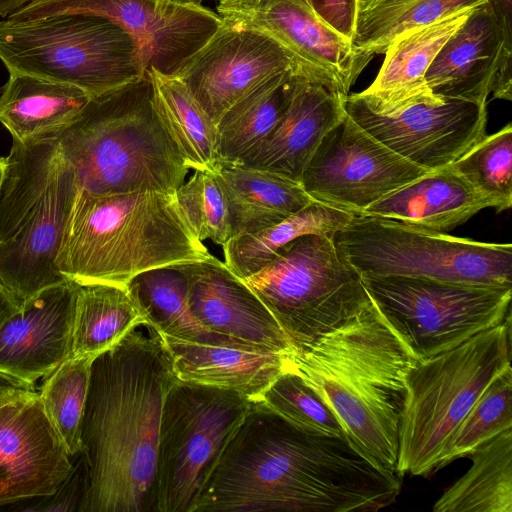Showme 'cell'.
Wrapping results in <instances>:
<instances>
[{"instance_id": "obj_8", "label": "cell", "mask_w": 512, "mask_h": 512, "mask_svg": "<svg viewBox=\"0 0 512 512\" xmlns=\"http://www.w3.org/2000/svg\"><path fill=\"white\" fill-rule=\"evenodd\" d=\"M0 60L8 72L69 84L91 97L147 72L134 38L110 19L89 13L1 21Z\"/></svg>"}, {"instance_id": "obj_31", "label": "cell", "mask_w": 512, "mask_h": 512, "mask_svg": "<svg viewBox=\"0 0 512 512\" xmlns=\"http://www.w3.org/2000/svg\"><path fill=\"white\" fill-rule=\"evenodd\" d=\"M155 109L185 164L215 171L219 163L217 126L182 81L148 70Z\"/></svg>"}, {"instance_id": "obj_17", "label": "cell", "mask_w": 512, "mask_h": 512, "mask_svg": "<svg viewBox=\"0 0 512 512\" xmlns=\"http://www.w3.org/2000/svg\"><path fill=\"white\" fill-rule=\"evenodd\" d=\"M288 71L297 75L292 57L279 43L262 32L222 20L174 77L217 126L224 113L256 86Z\"/></svg>"}, {"instance_id": "obj_32", "label": "cell", "mask_w": 512, "mask_h": 512, "mask_svg": "<svg viewBox=\"0 0 512 512\" xmlns=\"http://www.w3.org/2000/svg\"><path fill=\"white\" fill-rule=\"evenodd\" d=\"M298 78L293 71L269 78L224 113L217 124L219 163H238L269 134L288 106Z\"/></svg>"}, {"instance_id": "obj_23", "label": "cell", "mask_w": 512, "mask_h": 512, "mask_svg": "<svg viewBox=\"0 0 512 512\" xmlns=\"http://www.w3.org/2000/svg\"><path fill=\"white\" fill-rule=\"evenodd\" d=\"M472 10H461L398 36L384 52L382 66L372 84L355 93L356 96L379 114L417 104L445 102L446 99L438 98L430 91L425 75L442 46Z\"/></svg>"}, {"instance_id": "obj_5", "label": "cell", "mask_w": 512, "mask_h": 512, "mask_svg": "<svg viewBox=\"0 0 512 512\" xmlns=\"http://www.w3.org/2000/svg\"><path fill=\"white\" fill-rule=\"evenodd\" d=\"M53 138L73 167L79 188L92 194L174 193L190 170L155 109L148 71L91 97Z\"/></svg>"}, {"instance_id": "obj_7", "label": "cell", "mask_w": 512, "mask_h": 512, "mask_svg": "<svg viewBox=\"0 0 512 512\" xmlns=\"http://www.w3.org/2000/svg\"><path fill=\"white\" fill-rule=\"evenodd\" d=\"M511 366V315L458 346L419 360L406 379L396 471H437L445 445L491 381Z\"/></svg>"}, {"instance_id": "obj_21", "label": "cell", "mask_w": 512, "mask_h": 512, "mask_svg": "<svg viewBox=\"0 0 512 512\" xmlns=\"http://www.w3.org/2000/svg\"><path fill=\"white\" fill-rule=\"evenodd\" d=\"M346 96L298 78L275 126L236 164L300 183L322 140L345 118Z\"/></svg>"}, {"instance_id": "obj_9", "label": "cell", "mask_w": 512, "mask_h": 512, "mask_svg": "<svg viewBox=\"0 0 512 512\" xmlns=\"http://www.w3.org/2000/svg\"><path fill=\"white\" fill-rule=\"evenodd\" d=\"M332 238L339 258L361 278L405 276L512 286L510 243L479 242L363 215H355Z\"/></svg>"}, {"instance_id": "obj_18", "label": "cell", "mask_w": 512, "mask_h": 512, "mask_svg": "<svg viewBox=\"0 0 512 512\" xmlns=\"http://www.w3.org/2000/svg\"><path fill=\"white\" fill-rule=\"evenodd\" d=\"M39 392L0 407V506L55 495L73 464Z\"/></svg>"}, {"instance_id": "obj_2", "label": "cell", "mask_w": 512, "mask_h": 512, "mask_svg": "<svg viewBox=\"0 0 512 512\" xmlns=\"http://www.w3.org/2000/svg\"><path fill=\"white\" fill-rule=\"evenodd\" d=\"M176 379L162 335L146 321L93 359L80 512H157L160 422Z\"/></svg>"}, {"instance_id": "obj_36", "label": "cell", "mask_w": 512, "mask_h": 512, "mask_svg": "<svg viewBox=\"0 0 512 512\" xmlns=\"http://www.w3.org/2000/svg\"><path fill=\"white\" fill-rule=\"evenodd\" d=\"M512 428V368L495 377L459 423L442 452L438 469L468 457L479 446Z\"/></svg>"}, {"instance_id": "obj_43", "label": "cell", "mask_w": 512, "mask_h": 512, "mask_svg": "<svg viewBox=\"0 0 512 512\" xmlns=\"http://www.w3.org/2000/svg\"><path fill=\"white\" fill-rule=\"evenodd\" d=\"M20 306L21 303L0 284V325Z\"/></svg>"}, {"instance_id": "obj_42", "label": "cell", "mask_w": 512, "mask_h": 512, "mask_svg": "<svg viewBox=\"0 0 512 512\" xmlns=\"http://www.w3.org/2000/svg\"><path fill=\"white\" fill-rule=\"evenodd\" d=\"M34 392H36L35 383L0 371V407Z\"/></svg>"}, {"instance_id": "obj_1", "label": "cell", "mask_w": 512, "mask_h": 512, "mask_svg": "<svg viewBox=\"0 0 512 512\" xmlns=\"http://www.w3.org/2000/svg\"><path fill=\"white\" fill-rule=\"evenodd\" d=\"M400 492L401 476L374 466L345 437L307 431L258 399L193 512H376Z\"/></svg>"}, {"instance_id": "obj_40", "label": "cell", "mask_w": 512, "mask_h": 512, "mask_svg": "<svg viewBox=\"0 0 512 512\" xmlns=\"http://www.w3.org/2000/svg\"><path fill=\"white\" fill-rule=\"evenodd\" d=\"M499 24L502 48L491 93L493 98L512 100V0H486Z\"/></svg>"}, {"instance_id": "obj_29", "label": "cell", "mask_w": 512, "mask_h": 512, "mask_svg": "<svg viewBox=\"0 0 512 512\" xmlns=\"http://www.w3.org/2000/svg\"><path fill=\"white\" fill-rule=\"evenodd\" d=\"M469 457L471 467L436 500L433 512H512V428Z\"/></svg>"}, {"instance_id": "obj_37", "label": "cell", "mask_w": 512, "mask_h": 512, "mask_svg": "<svg viewBox=\"0 0 512 512\" xmlns=\"http://www.w3.org/2000/svg\"><path fill=\"white\" fill-rule=\"evenodd\" d=\"M478 192L512 205V124L485 135L452 164Z\"/></svg>"}, {"instance_id": "obj_28", "label": "cell", "mask_w": 512, "mask_h": 512, "mask_svg": "<svg viewBox=\"0 0 512 512\" xmlns=\"http://www.w3.org/2000/svg\"><path fill=\"white\" fill-rule=\"evenodd\" d=\"M126 286L145 320L162 335L195 344L264 350L217 334L194 317L188 303L187 279L179 264L139 273Z\"/></svg>"}, {"instance_id": "obj_19", "label": "cell", "mask_w": 512, "mask_h": 512, "mask_svg": "<svg viewBox=\"0 0 512 512\" xmlns=\"http://www.w3.org/2000/svg\"><path fill=\"white\" fill-rule=\"evenodd\" d=\"M78 284L66 281L23 302L0 325V371L30 383L72 355Z\"/></svg>"}, {"instance_id": "obj_34", "label": "cell", "mask_w": 512, "mask_h": 512, "mask_svg": "<svg viewBox=\"0 0 512 512\" xmlns=\"http://www.w3.org/2000/svg\"><path fill=\"white\" fill-rule=\"evenodd\" d=\"M485 2L486 0H361L352 43L372 56L384 54L401 34Z\"/></svg>"}, {"instance_id": "obj_16", "label": "cell", "mask_w": 512, "mask_h": 512, "mask_svg": "<svg viewBox=\"0 0 512 512\" xmlns=\"http://www.w3.org/2000/svg\"><path fill=\"white\" fill-rule=\"evenodd\" d=\"M345 111L375 139L429 171L452 164L486 135L487 106L466 100L379 114L352 93L345 98Z\"/></svg>"}, {"instance_id": "obj_20", "label": "cell", "mask_w": 512, "mask_h": 512, "mask_svg": "<svg viewBox=\"0 0 512 512\" xmlns=\"http://www.w3.org/2000/svg\"><path fill=\"white\" fill-rule=\"evenodd\" d=\"M188 303L207 329L260 349L291 354L290 342L264 303L216 257L179 264Z\"/></svg>"}, {"instance_id": "obj_45", "label": "cell", "mask_w": 512, "mask_h": 512, "mask_svg": "<svg viewBox=\"0 0 512 512\" xmlns=\"http://www.w3.org/2000/svg\"><path fill=\"white\" fill-rule=\"evenodd\" d=\"M178 4H201L203 0H165Z\"/></svg>"}, {"instance_id": "obj_11", "label": "cell", "mask_w": 512, "mask_h": 512, "mask_svg": "<svg viewBox=\"0 0 512 512\" xmlns=\"http://www.w3.org/2000/svg\"><path fill=\"white\" fill-rule=\"evenodd\" d=\"M250 401L231 389L174 381L160 422L157 512H193Z\"/></svg>"}, {"instance_id": "obj_27", "label": "cell", "mask_w": 512, "mask_h": 512, "mask_svg": "<svg viewBox=\"0 0 512 512\" xmlns=\"http://www.w3.org/2000/svg\"><path fill=\"white\" fill-rule=\"evenodd\" d=\"M213 173L227 200L234 237L273 226L315 201L301 183L269 171L219 163Z\"/></svg>"}, {"instance_id": "obj_44", "label": "cell", "mask_w": 512, "mask_h": 512, "mask_svg": "<svg viewBox=\"0 0 512 512\" xmlns=\"http://www.w3.org/2000/svg\"><path fill=\"white\" fill-rule=\"evenodd\" d=\"M30 0H0V16H9L13 12L20 9Z\"/></svg>"}, {"instance_id": "obj_22", "label": "cell", "mask_w": 512, "mask_h": 512, "mask_svg": "<svg viewBox=\"0 0 512 512\" xmlns=\"http://www.w3.org/2000/svg\"><path fill=\"white\" fill-rule=\"evenodd\" d=\"M502 35L487 2L476 6L430 64L425 80L441 99L487 106L498 70Z\"/></svg>"}, {"instance_id": "obj_39", "label": "cell", "mask_w": 512, "mask_h": 512, "mask_svg": "<svg viewBox=\"0 0 512 512\" xmlns=\"http://www.w3.org/2000/svg\"><path fill=\"white\" fill-rule=\"evenodd\" d=\"M260 400L288 421L307 431L345 437L332 411L288 366L263 392Z\"/></svg>"}, {"instance_id": "obj_30", "label": "cell", "mask_w": 512, "mask_h": 512, "mask_svg": "<svg viewBox=\"0 0 512 512\" xmlns=\"http://www.w3.org/2000/svg\"><path fill=\"white\" fill-rule=\"evenodd\" d=\"M354 216L315 200L273 226L230 239L222 246L224 263L239 279H244L262 269L281 248L296 238L307 234L333 236Z\"/></svg>"}, {"instance_id": "obj_15", "label": "cell", "mask_w": 512, "mask_h": 512, "mask_svg": "<svg viewBox=\"0 0 512 512\" xmlns=\"http://www.w3.org/2000/svg\"><path fill=\"white\" fill-rule=\"evenodd\" d=\"M427 172L375 139L346 113L322 140L300 183L313 199L359 215Z\"/></svg>"}, {"instance_id": "obj_38", "label": "cell", "mask_w": 512, "mask_h": 512, "mask_svg": "<svg viewBox=\"0 0 512 512\" xmlns=\"http://www.w3.org/2000/svg\"><path fill=\"white\" fill-rule=\"evenodd\" d=\"M175 196L198 240L223 246L234 237L227 200L213 172L194 171Z\"/></svg>"}, {"instance_id": "obj_10", "label": "cell", "mask_w": 512, "mask_h": 512, "mask_svg": "<svg viewBox=\"0 0 512 512\" xmlns=\"http://www.w3.org/2000/svg\"><path fill=\"white\" fill-rule=\"evenodd\" d=\"M272 313L294 351L371 302L359 274L338 256L332 236L307 234L241 279Z\"/></svg>"}, {"instance_id": "obj_4", "label": "cell", "mask_w": 512, "mask_h": 512, "mask_svg": "<svg viewBox=\"0 0 512 512\" xmlns=\"http://www.w3.org/2000/svg\"><path fill=\"white\" fill-rule=\"evenodd\" d=\"M213 257L187 224L175 192L98 195L79 188L56 266L79 285L126 286L144 271Z\"/></svg>"}, {"instance_id": "obj_35", "label": "cell", "mask_w": 512, "mask_h": 512, "mask_svg": "<svg viewBox=\"0 0 512 512\" xmlns=\"http://www.w3.org/2000/svg\"><path fill=\"white\" fill-rule=\"evenodd\" d=\"M95 357L72 356L44 377L39 396L70 456L82 451L81 423Z\"/></svg>"}, {"instance_id": "obj_3", "label": "cell", "mask_w": 512, "mask_h": 512, "mask_svg": "<svg viewBox=\"0 0 512 512\" xmlns=\"http://www.w3.org/2000/svg\"><path fill=\"white\" fill-rule=\"evenodd\" d=\"M418 361L371 298L353 317L292 352L288 367L332 411L353 448L382 471L398 474L406 379Z\"/></svg>"}, {"instance_id": "obj_26", "label": "cell", "mask_w": 512, "mask_h": 512, "mask_svg": "<svg viewBox=\"0 0 512 512\" xmlns=\"http://www.w3.org/2000/svg\"><path fill=\"white\" fill-rule=\"evenodd\" d=\"M90 99L78 87L10 71L0 95V122L12 139L34 143L53 138Z\"/></svg>"}, {"instance_id": "obj_25", "label": "cell", "mask_w": 512, "mask_h": 512, "mask_svg": "<svg viewBox=\"0 0 512 512\" xmlns=\"http://www.w3.org/2000/svg\"><path fill=\"white\" fill-rule=\"evenodd\" d=\"M162 337L178 380L231 389L249 400L260 399L288 366L290 354L286 353L202 345Z\"/></svg>"}, {"instance_id": "obj_14", "label": "cell", "mask_w": 512, "mask_h": 512, "mask_svg": "<svg viewBox=\"0 0 512 512\" xmlns=\"http://www.w3.org/2000/svg\"><path fill=\"white\" fill-rule=\"evenodd\" d=\"M216 13L271 37L292 57L300 78L333 93L348 95L373 58L324 22L308 0H220Z\"/></svg>"}, {"instance_id": "obj_12", "label": "cell", "mask_w": 512, "mask_h": 512, "mask_svg": "<svg viewBox=\"0 0 512 512\" xmlns=\"http://www.w3.org/2000/svg\"><path fill=\"white\" fill-rule=\"evenodd\" d=\"M361 279L419 360L452 349L511 315L512 286L405 276Z\"/></svg>"}, {"instance_id": "obj_6", "label": "cell", "mask_w": 512, "mask_h": 512, "mask_svg": "<svg viewBox=\"0 0 512 512\" xmlns=\"http://www.w3.org/2000/svg\"><path fill=\"white\" fill-rule=\"evenodd\" d=\"M78 189L55 138L12 139L0 185V284L19 303L68 281L56 259Z\"/></svg>"}, {"instance_id": "obj_13", "label": "cell", "mask_w": 512, "mask_h": 512, "mask_svg": "<svg viewBox=\"0 0 512 512\" xmlns=\"http://www.w3.org/2000/svg\"><path fill=\"white\" fill-rule=\"evenodd\" d=\"M69 13L115 22L138 44L146 70L166 76H175L222 23L216 12L201 4L165 0H30L7 19L25 22Z\"/></svg>"}, {"instance_id": "obj_41", "label": "cell", "mask_w": 512, "mask_h": 512, "mask_svg": "<svg viewBox=\"0 0 512 512\" xmlns=\"http://www.w3.org/2000/svg\"><path fill=\"white\" fill-rule=\"evenodd\" d=\"M316 14L352 41L361 0H308Z\"/></svg>"}, {"instance_id": "obj_24", "label": "cell", "mask_w": 512, "mask_h": 512, "mask_svg": "<svg viewBox=\"0 0 512 512\" xmlns=\"http://www.w3.org/2000/svg\"><path fill=\"white\" fill-rule=\"evenodd\" d=\"M485 208L506 210L499 200L474 189L450 164L389 193L359 215L393 219L445 233Z\"/></svg>"}, {"instance_id": "obj_46", "label": "cell", "mask_w": 512, "mask_h": 512, "mask_svg": "<svg viewBox=\"0 0 512 512\" xmlns=\"http://www.w3.org/2000/svg\"><path fill=\"white\" fill-rule=\"evenodd\" d=\"M5 167H6V157L0 156V185H1V182H2V179L4 176Z\"/></svg>"}, {"instance_id": "obj_33", "label": "cell", "mask_w": 512, "mask_h": 512, "mask_svg": "<svg viewBox=\"0 0 512 512\" xmlns=\"http://www.w3.org/2000/svg\"><path fill=\"white\" fill-rule=\"evenodd\" d=\"M144 321L127 286L78 284L71 357H96Z\"/></svg>"}]
</instances>
